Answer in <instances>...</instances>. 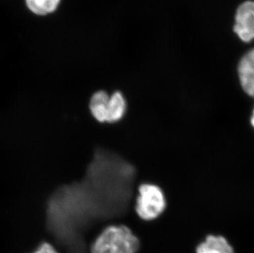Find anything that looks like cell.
<instances>
[{
	"label": "cell",
	"mask_w": 254,
	"mask_h": 253,
	"mask_svg": "<svg viewBox=\"0 0 254 253\" xmlns=\"http://www.w3.org/2000/svg\"><path fill=\"white\" fill-rule=\"evenodd\" d=\"M141 242L132 229L125 225L104 229L91 246V253H138Z\"/></svg>",
	"instance_id": "obj_1"
},
{
	"label": "cell",
	"mask_w": 254,
	"mask_h": 253,
	"mask_svg": "<svg viewBox=\"0 0 254 253\" xmlns=\"http://www.w3.org/2000/svg\"><path fill=\"white\" fill-rule=\"evenodd\" d=\"M89 109L96 121L102 124H113L122 120L125 116L127 102L120 91L109 95L106 91H99L91 96Z\"/></svg>",
	"instance_id": "obj_2"
},
{
	"label": "cell",
	"mask_w": 254,
	"mask_h": 253,
	"mask_svg": "<svg viewBox=\"0 0 254 253\" xmlns=\"http://www.w3.org/2000/svg\"><path fill=\"white\" fill-rule=\"evenodd\" d=\"M166 207V196L160 187L151 184L140 185L135 209L141 220H156Z\"/></svg>",
	"instance_id": "obj_3"
},
{
	"label": "cell",
	"mask_w": 254,
	"mask_h": 253,
	"mask_svg": "<svg viewBox=\"0 0 254 253\" xmlns=\"http://www.w3.org/2000/svg\"><path fill=\"white\" fill-rule=\"evenodd\" d=\"M234 31L245 42H250L254 39V1H246L238 7Z\"/></svg>",
	"instance_id": "obj_4"
},
{
	"label": "cell",
	"mask_w": 254,
	"mask_h": 253,
	"mask_svg": "<svg viewBox=\"0 0 254 253\" xmlns=\"http://www.w3.org/2000/svg\"><path fill=\"white\" fill-rule=\"evenodd\" d=\"M238 73L243 90L254 98V49L245 54L240 60Z\"/></svg>",
	"instance_id": "obj_5"
},
{
	"label": "cell",
	"mask_w": 254,
	"mask_h": 253,
	"mask_svg": "<svg viewBox=\"0 0 254 253\" xmlns=\"http://www.w3.org/2000/svg\"><path fill=\"white\" fill-rule=\"evenodd\" d=\"M195 253H236L226 237L209 234L203 241L197 244Z\"/></svg>",
	"instance_id": "obj_6"
},
{
	"label": "cell",
	"mask_w": 254,
	"mask_h": 253,
	"mask_svg": "<svg viewBox=\"0 0 254 253\" xmlns=\"http://www.w3.org/2000/svg\"><path fill=\"white\" fill-rule=\"evenodd\" d=\"M61 0H26L27 8L34 14L46 16L57 10Z\"/></svg>",
	"instance_id": "obj_7"
},
{
	"label": "cell",
	"mask_w": 254,
	"mask_h": 253,
	"mask_svg": "<svg viewBox=\"0 0 254 253\" xmlns=\"http://www.w3.org/2000/svg\"><path fill=\"white\" fill-rule=\"evenodd\" d=\"M33 253H59L54 249L53 246H51V244L47 243H44L39 247V249Z\"/></svg>",
	"instance_id": "obj_8"
},
{
	"label": "cell",
	"mask_w": 254,
	"mask_h": 253,
	"mask_svg": "<svg viewBox=\"0 0 254 253\" xmlns=\"http://www.w3.org/2000/svg\"><path fill=\"white\" fill-rule=\"evenodd\" d=\"M250 122H251V125H252L253 127L254 128V111H253L252 116H251V119H250Z\"/></svg>",
	"instance_id": "obj_9"
}]
</instances>
